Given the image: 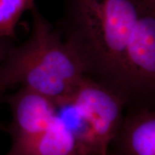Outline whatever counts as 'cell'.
Listing matches in <instances>:
<instances>
[{
	"label": "cell",
	"instance_id": "9",
	"mask_svg": "<svg viewBox=\"0 0 155 155\" xmlns=\"http://www.w3.org/2000/svg\"><path fill=\"white\" fill-rule=\"evenodd\" d=\"M14 45L15 40L5 37H0V70L7 54Z\"/></svg>",
	"mask_w": 155,
	"mask_h": 155
},
{
	"label": "cell",
	"instance_id": "4",
	"mask_svg": "<svg viewBox=\"0 0 155 155\" xmlns=\"http://www.w3.org/2000/svg\"><path fill=\"white\" fill-rule=\"evenodd\" d=\"M125 67L131 94L128 107L154 108L155 10L139 7L126 49Z\"/></svg>",
	"mask_w": 155,
	"mask_h": 155
},
{
	"label": "cell",
	"instance_id": "12",
	"mask_svg": "<svg viewBox=\"0 0 155 155\" xmlns=\"http://www.w3.org/2000/svg\"><path fill=\"white\" fill-rule=\"evenodd\" d=\"M105 155H114V154H112V153H111V152H109V151H108L107 154H105Z\"/></svg>",
	"mask_w": 155,
	"mask_h": 155
},
{
	"label": "cell",
	"instance_id": "5",
	"mask_svg": "<svg viewBox=\"0 0 155 155\" xmlns=\"http://www.w3.org/2000/svg\"><path fill=\"white\" fill-rule=\"evenodd\" d=\"M2 101L7 103L10 108L12 121L6 130L12 141L43 132L58 115V107L53 100L24 87H19L11 94L3 95Z\"/></svg>",
	"mask_w": 155,
	"mask_h": 155
},
{
	"label": "cell",
	"instance_id": "7",
	"mask_svg": "<svg viewBox=\"0 0 155 155\" xmlns=\"http://www.w3.org/2000/svg\"><path fill=\"white\" fill-rule=\"evenodd\" d=\"M4 155H83L74 133L58 114L43 132L30 138L12 141Z\"/></svg>",
	"mask_w": 155,
	"mask_h": 155
},
{
	"label": "cell",
	"instance_id": "3",
	"mask_svg": "<svg viewBox=\"0 0 155 155\" xmlns=\"http://www.w3.org/2000/svg\"><path fill=\"white\" fill-rule=\"evenodd\" d=\"M65 106L73 108L79 119L78 129L72 130L83 155L107 154L123 121L125 102L100 83L84 76Z\"/></svg>",
	"mask_w": 155,
	"mask_h": 155
},
{
	"label": "cell",
	"instance_id": "10",
	"mask_svg": "<svg viewBox=\"0 0 155 155\" xmlns=\"http://www.w3.org/2000/svg\"><path fill=\"white\" fill-rule=\"evenodd\" d=\"M139 7L155 10V0H136Z\"/></svg>",
	"mask_w": 155,
	"mask_h": 155
},
{
	"label": "cell",
	"instance_id": "6",
	"mask_svg": "<svg viewBox=\"0 0 155 155\" xmlns=\"http://www.w3.org/2000/svg\"><path fill=\"white\" fill-rule=\"evenodd\" d=\"M127 108L108 151L114 155H155L154 108Z\"/></svg>",
	"mask_w": 155,
	"mask_h": 155
},
{
	"label": "cell",
	"instance_id": "1",
	"mask_svg": "<svg viewBox=\"0 0 155 155\" xmlns=\"http://www.w3.org/2000/svg\"><path fill=\"white\" fill-rule=\"evenodd\" d=\"M60 29L86 77L130 105L125 53L139 15L136 0H63Z\"/></svg>",
	"mask_w": 155,
	"mask_h": 155
},
{
	"label": "cell",
	"instance_id": "8",
	"mask_svg": "<svg viewBox=\"0 0 155 155\" xmlns=\"http://www.w3.org/2000/svg\"><path fill=\"white\" fill-rule=\"evenodd\" d=\"M35 5V0H0V37L15 40L19 20Z\"/></svg>",
	"mask_w": 155,
	"mask_h": 155
},
{
	"label": "cell",
	"instance_id": "11",
	"mask_svg": "<svg viewBox=\"0 0 155 155\" xmlns=\"http://www.w3.org/2000/svg\"><path fill=\"white\" fill-rule=\"evenodd\" d=\"M2 96H3L2 94H0V103L2 101ZM4 129V127H2V125L0 124V129Z\"/></svg>",
	"mask_w": 155,
	"mask_h": 155
},
{
	"label": "cell",
	"instance_id": "2",
	"mask_svg": "<svg viewBox=\"0 0 155 155\" xmlns=\"http://www.w3.org/2000/svg\"><path fill=\"white\" fill-rule=\"evenodd\" d=\"M25 41L14 45L0 70V94L15 86L38 91L63 107L75 86L85 76L81 64L62 36L36 5Z\"/></svg>",
	"mask_w": 155,
	"mask_h": 155
}]
</instances>
